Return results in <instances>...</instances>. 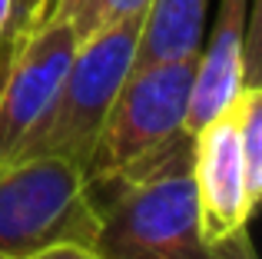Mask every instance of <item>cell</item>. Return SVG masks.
I'll use <instances>...</instances> for the list:
<instances>
[{
	"instance_id": "obj_5",
	"label": "cell",
	"mask_w": 262,
	"mask_h": 259,
	"mask_svg": "<svg viewBox=\"0 0 262 259\" xmlns=\"http://www.w3.org/2000/svg\"><path fill=\"white\" fill-rule=\"evenodd\" d=\"M189 176L206 240L223 243L249 229L262 196V183L249 173L232 103L192 133Z\"/></svg>"
},
{
	"instance_id": "obj_7",
	"label": "cell",
	"mask_w": 262,
	"mask_h": 259,
	"mask_svg": "<svg viewBox=\"0 0 262 259\" xmlns=\"http://www.w3.org/2000/svg\"><path fill=\"white\" fill-rule=\"evenodd\" d=\"M249 20L252 0H219L216 4L209 37H203L196 57V77H192L189 113H186L189 133L219 117L239 97L246 80H259L249 73Z\"/></svg>"
},
{
	"instance_id": "obj_2",
	"label": "cell",
	"mask_w": 262,
	"mask_h": 259,
	"mask_svg": "<svg viewBox=\"0 0 262 259\" xmlns=\"http://www.w3.org/2000/svg\"><path fill=\"white\" fill-rule=\"evenodd\" d=\"M192 77L196 57L160 60L129 70L90 153V189L129 180L189 140L192 133L186 130V113Z\"/></svg>"
},
{
	"instance_id": "obj_4",
	"label": "cell",
	"mask_w": 262,
	"mask_h": 259,
	"mask_svg": "<svg viewBox=\"0 0 262 259\" xmlns=\"http://www.w3.org/2000/svg\"><path fill=\"white\" fill-rule=\"evenodd\" d=\"M140 27L143 20H123L80 40L43 120L20 143L17 156H67L86 169L110 106L133 70Z\"/></svg>"
},
{
	"instance_id": "obj_14",
	"label": "cell",
	"mask_w": 262,
	"mask_h": 259,
	"mask_svg": "<svg viewBox=\"0 0 262 259\" xmlns=\"http://www.w3.org/2000/svg\"><path fill=\"white\" fill-rule=\"evenodd\" d=\"M0 259H7V256H0Z\"/></svg>"
},
{
	"instance_id": "obj_6",
	"label": "cell",
	"mask_w": 262,
	"mask_h": 259,
	"mask_svg": "<svg viewBox=\"0 0 262 259\" xmlns=\"http://www.w3.org/2000/svg\"><path fill=\"white\" fill-rule=\"evenodd\" d=\"M77 44L67 20L47 17L0 73V163L13 160L20 143L43 120Z\"/></svg>"
},
{
	"instance_id": "obj_10",
	"label": "cell",
	"mask_w": 262,
	"mask_h": 259,
	"mask_svg": "<svg viewBox=\"0 0 262 259\" xmlns=\"http://www.w3.org/2000/svg\"><path fill=\"white\" fill-rule=\"evenodd\" d=\"M73 27L77 40H86L100 30V0H50V13Z\"/></svg>"
},
{
	"instance_id": "obj_8",
	"label": "cell",
	"mask_w": 262,
	"mask_h": 259,
	"mask_svg": "<svg viewBox=\"0 0 262 259\" xmlns=\"http://www.w3.org/2000/svg\"><path fill=\"white\" fill-rule=\"evenodd\" d=\"M209 0H153L140 27L133 67L199 57Z\"/></svg>"
},
{
	"instance_id": "obj_13",
	"label": "cell",
	"mask_w": 262,
	"mask_h": 259,
	"mask_svg": "<svg viewBox=\"0 0 262 259\" xmlns=\"http://www.w3.org/2000/svg\"><path fill=\"white\" fill-rule=\"evenodd\" d=\"M7 13H10V0H0V33H4V24H7Z\"/></svg>"
},
{
	"instance_id": "obj_11",
	"label": "cell",
	"mask_w": 262,
	"mask_h": 259,
	"mask_svg": "<svg viewBox=\"0 0 262 259\" xmlns=\"http://www.w3.org/2000/svg\"><path fill=\"white\" fill-rule=\"evenodd\" d=\"M153 0H100V30L123 20H143Z\"/></svg>"
},
{
	"instance_id": "obj_1",
	"label": "cell",
	"mask_w": 262,
	"mask_h": 259,
	"mask_svg": "<svg viewBox=\"0 0 262 259\" xmlns=\"http://www.w3.org/2000/svg\"><path fill=\"white\" fill-rule=\"evenodd\" d=\"M189 146L192 136L143 173L93 189L100 206L93 253L100 259H256L249 229L223 243L206 240L189 176Z\"/></svg>"
},
{
	"instance_id": "obj_3",
	"label": "cell",
	"mask_w": 262,
	"mask_h": 259,
	"mask_svg": "<svg viewBox=\"0 0 262 259\" xmlns=\"http://www.w3.org/2000/svg\"><path fill=\"white\" fill-rule=\"evenodd\" d=\"M100 206L86 169L67 156L0 163V256L27 259L53 246L93 249Z\"/></svg>"
},
{
	"instance_id": "obj_12",
	"label": "cell",
	"mask_w": 262,
	"mask_h": 259,
	"mask_svg": "<svg viewBox=\"0 0 262 259\" xmlns=\"http://www.w3.org/2000/svg\"><path fill=\"white\" fill-rule=\"evenodd\" d=\"M27 259H100V256L86 246H53V249H43V253L27 256Z\"/></svg>"
},
{
	"instance_id": "obj_9",
	"label": "cell",
	"mask_w": 262,
	"mask_h": 259,
	"mask_svg": "<svg viewBox=\"0 0 262 259\" xmlns=\"http://www.w3.org/2000/svg\"><path fill=\"white\" fill-rule=\"evenodd\" d=\"M50 13V0H10L4 33H0V73L13 60V53L24 47V40L37 30Z\"/></svg>"
}]
</instances>
